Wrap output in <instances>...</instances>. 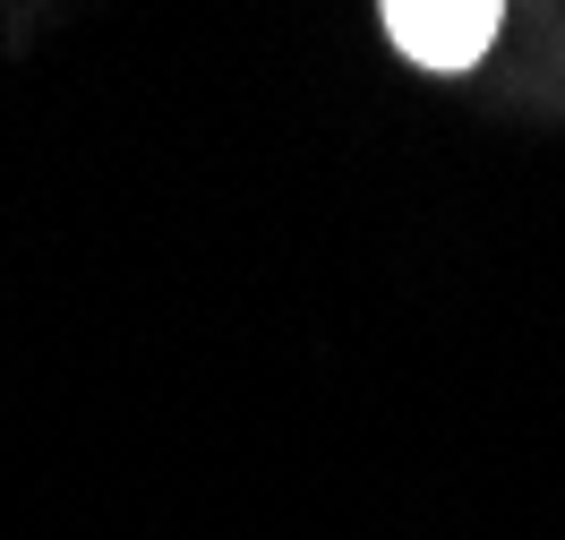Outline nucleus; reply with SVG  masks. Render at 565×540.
Listing matches in <instances>:
<instances>
[{
  "label": "nucleus",
  "mask_w": 565,
  "mask_h": 540,
  "mask_svg": "<svg viewBox=\"0 0 565 540\" xmlns=\"http://www.w3.org/2000/svg\"><path fill=\"white\" fill-rule=\"evenodd\" d=\"M386 35L420 61V70H471L497 43V0H394Z\"/></svg>",
  "instance_id": "f257e3e1"
}]
</instances>
